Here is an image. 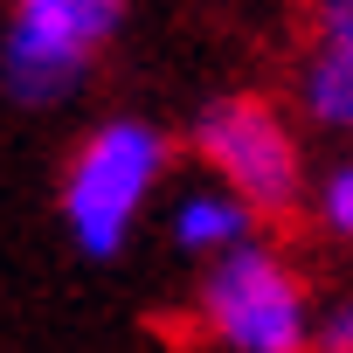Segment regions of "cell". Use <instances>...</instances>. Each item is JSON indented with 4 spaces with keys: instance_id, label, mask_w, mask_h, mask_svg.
Returning a JSON list of instances; mask_svg holds the SVG:
<instances>
[{
    "instance_id": "52a82bcc",
    "label": "cell",
    "mask_w": 353,
    "mask_h": 353,
    "mask_svg": "<svg viewBox=\"0 0 353 353\" xmlns=\"http://www.w3.org/2000/svg\"><path fill=\"white\" fill-rule=\"evenodd\" d=\"M312 208H319L325 236L353 243V166H332V173H325V181H319V194H312Z\"/></svg>"
},
{
    "instance_id": "5b68a950",
    "label": "cell",
    "mask_w": 353,
    "mask_h": 353,
    "mask_svg": "<svg viewBox=\"0 0 353 353\" xmlns=\"http://www.w3.org/2000/svg\"><path fill=\"white\" fill-rule=\"evenodd\" d=\"M298 104L325 132H353V0H312V35L298 63Z\"/></svg>"
},
{
    "instance_id": "6da1fadb",
    "label": "cell",
    "mask_w": 353,
    "mask_h": 353,
    "mask_svg": "<svg viewBox=\"0 0 353 353\" xmlns=\"http://www.w3.org/2000/svg\"><path fill=\"white\" fill-rule=\"evenodd\" d=\"M194 325L229 353H312L319 312H312L298 270L270 243H250V250L201 270Z\"/></svg>"
},
{
    "instance_id": "8992f818",
    "label": "cell",
    "mask_w": 353,
    "mask_h": 353,
    "mask_svg": "<svg viewBox=\"0 0 353 353\" xmlns=\"http://www.w3.org/2000/svg\"><path fill=\"white\" fill-rule=\"evenodd\" d=\"M256 208H243L229 188H188L181 201H173V243H181V256H201V263H222L236 250H250L256 236Z\"/></svg>"
},
{
    "instance_id": "7a4b0ae2",
    "label": "cell",
    "mask_w": 353,
    "mask_h": 353,
    "mask_svg": "<svg viewBox=\"0 0 353 353\" xmlns=\"http://www.w3.org/2000/svg\"><path fill=\"white\" fill-rule=\"evenodd\" d=\"M159 173H166V132L145 125V118H104L77 145V159L63 173V222H70L83 256L125 250Z\"/></svg>"
},
{
    "instance_id": "ba28073f",
    "label": "cell",
    "mask_w": 353,
    "mask_h": 353,
    "mask_svg": "<svg viewBox=\"0 0 353 353\" xmlns=\"http://www.w3.org/2000/svg\"><path fill=\"white\" fill-rule=\"evenodd\" d=\"M312 353H353V298H339V305H325V312H319Z\"/></svg>"
},
{
    "instance_id": "3957f363",
    "label": "cell",
    "mask_w": 353,
    "mask_h": 353,
    "mask_svg": "<svg viewBox=\"0 0 353 353\" xmlns=\"http://www.w3.org/2000/svg\"><path fill=\"white\" fill-rule=\"evenodd\" d=\"M194 159L215 173V188H229L256 215H291L298 194H305L298 132L263 97H222V104H208L194 118Z\"/></svg>"
},
{
    "instance_id": "277c9868",
    "label": "cell",
    "mask_w": 353,
    "mask_h": 353,
    "mask_svg": "<svg viewBox=\"0 0 353 353\" xmlns=\"http://www.w3.org/2000/svg\"><path fill=\"white\" fill-rule=\"evenodd\" d=\"M125 0H14L8 42H0V83L14 104H56L83 83L90 56L111 42Z\"/></svg>"
}]
</instances>
